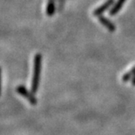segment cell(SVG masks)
Listing matches in <instances>:
<instances>
[{
  "mask_svg": "<svg viewBox=\"0 0 135 135\" xmlns=\"http://www.w3.org/2000/svg\"><path fill=\"white\" fill-rule=\"evenodd\" d=\"M42 56L41 54H36L33 59V72L31 81V91L35 94L39 87L40 76L42 73Z\"/></svg>",
  "mask_w": 135,
  "mask_h": 135,
  "instance_id": "obj_1",
  "label": "cell"
},
{
  "mask_svg": "<svg viewBox=\"0 0 135 135\" xmlns=\"http://www.w3.org/2000/svg\"><path fill=\"white\" fill-rule=\"evenodd\" d=\"M16 92L19 94L23 96V97L26 99L32 105L37 104V99L34 96V94L32 91L30 92V90H28L25 85H18L16 88Z\"/></svg>",
  "mask_w": 135,
  "mask_h": 135,
  "instance_id": "obj_2",
  "label": "cell"
},
{
  "mask_svg": "<svg viewBox=\"0 0 135 135\" xmlns=\"http://www.w3.org/2000/svg\"><path fill=\"white\" fill-rule=\"evenodd\" d=\"M114 3H115L114 0H107V1H106L103 5H101L100 7H97V8H96L95 10L94 11V13H93L94 16H102V14H103L104 12L107 11L111 6H112V4H114Z\"/></svg>",
  "mask_w": 135,
  "mask_h": 135,
  "instance_id": "obj_3",
  "label": "cell"
},
{
  "mask_svg": "<svg viewBox=\"0 0 135 135\" xmlns=\"http://www.w3.org/2000/svg\"><path fill=\"white\" fill-rule=\"evenodd\" d=\"M99 17V22L104 26V27H106L108 28V30L110 31V32H114L115 30V25L110 21V20H108V18H106L105 16H98Z\"/></svg>",
  "mask_w": 135,
  "mask_h": 135,
  "instance_id": "obj_4",
  "label": "cell"
},
{
  "mask_svg": "<svg viewBox=\"0 0 135 135\" xmlns=\"http://www.w3.org/2000/svg\"><path fill=\"white\" fill-rule=\"evenodd\" d=\"M125 1H126V0H118V1L113 5V7L110 10V12H109L110 16H114L117 13H118L121 9V7H123V4Z\"/></svg>",
  "mask_w": 135,
  "mask_h": 135,
  "instance_id": "obj_5",
  "label": "cell"
},
{
  "mask_svg": "<svg viewBox=\"0 0 135 135\" xmlns=\"http://www.w3.org/2000/svg\"><path fill=\"white\" fill-rule=\"evenodd\" d=\"M55 0H48L46 5V15L51 16L55 14Z\"/></svg>",
  "mask_w": 135,
  "mask_h": 135,
  "instance_id": "obj_6",
  "label": "cell"
},
{
  "mask_svg": "<svg viewBox=\"0 0 135 135\" xmlns=\"http://www.w3.org/2000/svg\"><path fill=\"white\" fill-rule=\"evenodd\" d=\"M133 75H135V67H133L129 72H128L127 73H125L123 76V78H122L123 81H129V79L132 78V76H134Z\"/></svg>",
  "mask_w": 135,
  "mask_h": 135,
  "instance_id": "obj_7",
  "label": "cell"
},
{
  "mask_svg": "<svg viewBox=\"0 0 135 135\" xmlns=\"http://www.w3.org/2000/svg\"><path fill=\"white\" fill-rule=\"evenodd\" d=\"M1 79H2V69L0 68V95H1Z\"/></svg>",
  "mask_w": 135,
  "mask_h": 135,
  "instance_id": "obj_8",
  "label": "cell"
},
{
  "mask_svg": "<svg viewBox=\"0 0 135 135\" xmlns=\"http://www.w3.org/2000/svg\"><path fill=\"white\" fill-rule=\"evenodd\" d=\"M132 84H133V85H135V76H133V80H132Z\"/></svg>",
  "mask_w": 135,
  "mask_h": 135,
  "instance_id": "obj_9",
  "label": "cell"
}]
</instances>
